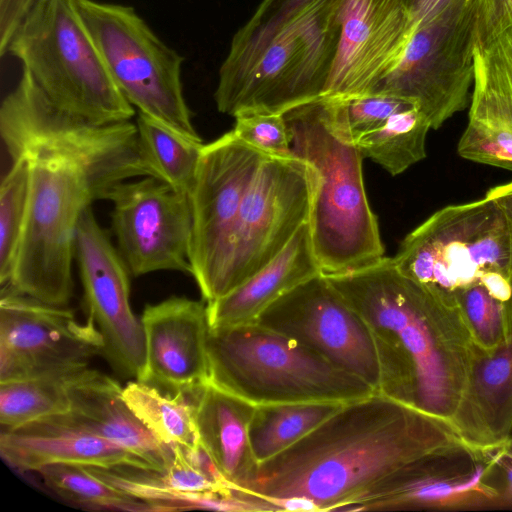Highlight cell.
<instances>
[{
	"mask_svg": "<svg viewBox=\"0 0 512 512\" xmlns=\"http://www.w3.org/2000/svg\"><path fill=\"white\" fill-rule=\"evenodd\" d=\"M475 450L448 423L379 392L342 405L317 427L258 464L244 492L302 498L339 511L417 460Z\"/></svg>",
	"mask_w": 512,
	"mask_h": 512,
	"instance_id": "obj_1",
	"label": "cell"
},
{
	"mask_svg": "<svg viewBox=\"0 0 512 512\" xmlns=\"http://www.w3.org/2000/svg\"><path fill=\"white\" fill-rule=\"evenodd\" d=\"M326 277L369 326L379 393L453 427L474 345L455 299L405 275L392 257Z\"/></svg>",
	"mask_w": 512,
	"mask_h": 512,
	"instance_id": "obj_2",
	"label": "cell"
},
{
	"mask_svg": "<svg viewBox=\"0 0 512 512\" xmlns=\"http://www.w3.org/2000/svg\"><path fill=\"white\" fill-rule=\"evenodd\" d=\"M284 114L291 150L313 169L309 225L325 275L367 267L384 257L377 217L363 179V155L340 126L335 98L322 96Z\"/></svg>",
	"mask_w": 512,
	"mask_h": 512,
	"instance_id": "obj_3",
	"label": "cell"
},
{
	"mask_svg": "<svg viewBox=\"0 0 512 512\" xmlns=\"http://www.w3.org/2000/svg\"><path fill=\"white\" fill-rule=\"evenodd\" d=\"M210 382L253 405L332 401L376 393L299 341L251 322L209 330Z\"/></svg>",
	"mask_w": 512,
	"mask_h": 512,
	"instance_id": "obj_4",
	"label": "cell"
},
{
	"mask_svg": "<svg viewBox=\"0 0 512 512\" xmlns=\"http://www.w3.org/2000/svg\"><path fill=\"white\" fill-rule=\"evenodd\" d=\"M7 53L71 118L101 126L130 121L135 114L109 75L74 0H36Z\"/></svg>",
	"mask_w": 512,
	"mask_h": 512,
	"instance_id": "obj_5",
	"label": "cell"
},
{
	"mask_svg": "<svg viewBox=\"0 0 512 512\" xmlns=\"http://www.w3.org/2000/svg\"><path fill=\"white\" fill-rule=\"evenodd\" d=\"M339 0H314L245 61L221 65L219 112L285 113L324 95L339 37Z\"/></svg>",
	"mask_w": 512,
	"mask_h": 512,
	"instance_id": "obj_6",
	"label": "cell"
},
{
	"mask_svg": "<svg viewBox=\"0 0 512 512\" xmlns=\"http://www.w3.org/2000/svg\"><path fill=\"white\" fill-rule=\"evenodd\" d=\"M20 156L30 164L29 206L12 277L4 286L67 306L79 219L101 196L86 171L60 154L31 149Z\"/></svg>",
	"mask_w": 512,
	"mask_h": 512,
	"instance_id": "obj_7",
	"label": "cell"
},
{
	"mask_svg": "<svg viewBox=\"0 0 512 512\" xmlns=\"http://www.w3.org/2000/svg\"><path fill=\"white\" fill-rule=\"evenodd\" d=\"M0 132L11 159L26 150L43 149L79 164L101 199L121 182L157 178L141 148L136 124L97 126L71 118L48 101L24 70L2 101Z\"/></svg>",
	"mask_w": 512,
	"mask_h": 512,
	"instance_id": "obj_8",
	"label": "cell"
},
{
	"mask_svg": "<svg viewBox=\"0 0 512 512\" xmlns=\"http://www.w3.org/2000/svg\"><path fill=\"white\" fill-rule=\"evenodd\" d=\"M74 2L109 75L138 114L202 141L183 94L184 58L133 7L95 0Z\"/></svg>",
	"mask_w": 512,
	"mask_h": 512,
	"instance_id": "obj_9",
	"label": "cell"
},
{
	"mask_svg": "<svg viewBox=\"0 0 512 512\" xmlns=\"http://www.w3.org/2000/svg\"><path fill=\"white\" fill-rule=\"evenodd\" d=\"M392 260L405 275L451 297L489 272L512 273L506 222L486 194L434 212L406 235Z\"/></svg>",
	"mask_w": 512,
	"mask_h": 512,
	"instance_id": "obj_10",
	"label": "cell"
},
{
	"mask_svg": "<svg viewBox=\"0 0 512 512\" xmlns=\"http://www.w3.org/2000/svg\"><path fill=\"white\" fill-rule=\"evenodd\" d=\"M479 0H459L416 28L396 65L370 94L413 102L431 129L469 103Z\"/></svg>",
	"mask_w": 512,
	"mask_h": 512,
	"instance_id": "obj_11",
	"label": "cell"
},
{
	"mask_svg": "<svg viewBox=\"0 0 512 512\" xmlns=\"http://www.w3.org/2000/svg\"><path fill=\"white\" fill-rule=\"evenodd\" d=\"M314 188L313 169L303 159L265 155L242 200L218 298L283 250L309 220Z\"/></svg>",
	"mask_w": 512,
	"mask_h": 512,
	"instance_id": "obj_12",
	"label": "cell"
},
{
	"mask_svg": "<svg viewBox=\"0 0 512 512\" xmlns=\"http://www.w3.org/2000/svg\"><path fill=\"white\" fill-rule=\"evenodd\" d=\"M265 155L238 138L233 130L203 145L189 196L190 260L191 276L206 303L219 296L242 200Z\"/></svg>",
	"mask_w": 512,
	"mask_h": 512,
	"instance_id": "obj_13",
	"label": "cell"
},
{
	"mask_svg": "<svg viewBox=\"0 0 512 512\" xmlns=\"http://www.w3.org/2000/svg\"><path fill=\"white\" fill-rule=\"evenodd\" d=\"M104 339L92 319L80 323L56 306L2 286L0 383L68 377L103 354Z\"/></svg>",
	"mask_w": 512,
	"mask_h": 512,
	"instance_id": "obj_14",
	"label": "cell"
},
{
	"mask_svg": "<svg viewBox=\"0 0 512 512\" xmlns=\"http://www.w3.org/2000/svg\"><path fill=\"white\" fill-rule=\"evenodd\" d=\"M255 322L299 341L379 392V360L369 326L323 273L284 293Z\"/></svg>",
	"mask_w": 512,
	"mask_h": 512,
	"instance_id": "obj_15",
	"label": "cell"
},
{
	"mask_svg": "<svg viewBox=\"0 0 512 512\" xmlns=\"http://www.w3.org/2000/svg\"><path fill=\"white\" fill-rule=\"evenodd\" d=\"M117 249L131 275L157 271L192 274L189 197L165 181L144 176L121 182L106 196Z\"/></svg>",
	"mask_w": 512,
	"mask_h": 512,
	"instance_id": "obj_16",
	"label": "cell"
},
{
	"mask_svg": "<svg viewBox=\"0 0 512 512\" xmlns=\"http://www.w3.org/2000/svg\"><path fill=\"white\" fill-rule=\"evenodd\" d=\"M75 259L84 305L104 339L103 354L125 375L140 380L146 362L145 336L130 304V271L91 206L77 226Z\"/></svg>",
	"mask_w": 512,
	"mask_h": 512,
	"instance_id": "obj_17",
	"label": "cell"
},
{
	"mask_svg": "<svg viewBox=\"0 0 512 512\" xmlns=\"http://www.w3.org/2000/svg\"><path fill=\"white\" fill-rule=\"evenodd\" d=\"M496 450H468L412 462L378 481L339 511L467 509L499 504Z\"/></svg>",
	"mask_w": 512,
	"mask_h": 512,
	"instance_id": "obj_18",
	"label": "cell"
},
{
	"mask_svg": "<svg viewBox=\"0 0 512 512\" xmlns=\"http://www.w3.org/2000/svg\"><path fill=\"white\" fill-rule=\"evenodd\" d=\"M340 37L323 96L370 94L401 57L413 25L403 0H339Z\"/></svg>",
	"mask_w": 512,
	"mask_h": 512,
	"instance_id": "obj_19",
	"label": "cell"
},
{
	"mask_svg": "<svg viewBox=\"0 0 512 512\" xmlns=\"http://www.w3.org/2000/svg\"><path fill=\"white\" fill-rule=\"evenodd\" d=\"M140 321L146 362L138 381L192 399L210 382L207 303L171 296L146 305Z\"/></svg>",
	"mask_w": 512,
	"mask_h": 512,
	"instance_id": "obj_20",
	"label": "cell"
},
{
	"mask_svg": "<svg viewBox=\"0 0 512 512\" xmlns=\"http://www.w3.org/2000/svg\"><path fill=\"white\" fill-rule=\"evenodd\" d=\"M0 454L21 472H36L56 463L152 470L141 458L85 429L69 413L1 430Z\"/></svg>",
	"mask_w": 512,
	"mask_h": 512,
	"instance_id": "obj_21",
	"label": "cell"
},
{
	"mask_svg": "<svg viewBox=\"0 0 512 512\" xmlns=\"http://www.w3.org/2000/svg\"><path fill=\"white\" fill-rule=\"evenodd\" d=\"M453 428L479 451L494 450L512 439V339L489 350L473 345Z\"/></svg>",
	"mask_w": 512,
	"mask_h": 512,
	"instance_id": "obj_22",
	"label": "cell"
},
{
	"mask_svg": "<svg viewBox=\"0 0 512 512\" xmlns=\"http://www.w3.org/2000/svg\"><path fill=\"white\" fill-rule=\"evenodd\" d=\"M69 415L85 429L144 460L161 472L170 463L172 448L160 442L135 416L113 378L86 368L68 378Z\"/></svg>",
	"mask_w": 512,
	"mask_h": 512,
	"instance_id": "obj_23",
	"label": "cell"
},
{
	"mask_svg": "<svg viewBox=\"0 0 512 512\" xmlns=\"http://www.w3.org/2000/svg\"><path fill=\"white\" fill-rule=\"evenodd\" d=\"M320 273L307 221L262 269L227 294L207 303L209 327L255 322L280 296Z\"/></svg>",
	"mask_w": 512,
	"mask_h": 512,
	"instance_id": "obj_24",
	"label": "cell"
},
{
	"mask_svg": "<svg viewBox=\"0 0 512 512\" xmlns=\"http://www.w3.org/2000/svg\"><path fill=\"white\" fill-rule=\"evenodd\" d=\"M192 402L200 443L231 488L243 490L258 466L249 440L255 405L211 382Z\"/></svg>",
	"mask_w": 512,
	"mask_h": 512,
	"instance_id": "obj_25",
	"label": "cell"
},
{
	"mask_svg": "<svg viewBox=\"0 0 512 512\" xmlns=\"http://www.w3.org/2000/svg\"><path fill=\"white\" fill-rule=\"evenodd\" d=\"M453 297L476 346L489 350L512 339V273L489 272Z\"/></svg>",
	"mask_w": 512,
	"mask_h": 512,
	"instance_id": "obj_26",
	"label": "cell"
},
{
	"mask_svg": "<svg viewBox=\"0 0 512 512\" xmlns=\"http://www.w3.org/2000/svg\"><path fill=\"white\" fill-rule=\"evenodd\" d=\"M342 402L311 401L255 405L249 440L257 463L297 442L339 410Z\"/></svg>",
	"mask_w": 512,
	"mask_h": 512,
	"instance_id": "obj_27",
	"label": "cell"
},
{
	"mask_svg": "<svg viewBox=\"0 0 512 512\" xmlns=\"http://www.w3.org/2000/svg\"><path fill=\"white\" fill-rule=\"evenodd\" d=\"M122 397L141 423L162 443L194 449L200 444L192 399L172 396L135 380L127 383Z\"/></svg>",
	"mask_w": 512,
	"mask_h": 512,
	"instance_id": "obj_28",
	"label": "cell"
},
{
	"mask_svg": "<svg viewBox=\"0 0 512 512\" xmlns=\"http://www.w3.org/2000/svg\"><path fill=\"white\" fill-rule=\"evenodd\" d=\"M431 126L415 104L391 115L379 128L360 137L355 144L369 158L396 176L423 160Z\"/></svg>",
	"mask_w": 512,
	"mask_h": 512,
	"instance_id": "obj_29",
	"label": "cell"
},
{
	"mask_svg": "<svg viewBox=\"0 0 512 512\" xmlns=\"http://www.w3.org/2000/svg\"><path fill=\"white\" fill-rule=\"evenodd\" d=\"M136 126L141 148L157 178L189 197L203 142L184 137L142 114H138Z\"/></svg>",
	"mask_w": 512,
	"mask_h": 512,
	"instance_id": "obj_30",
	"label": "cell"
},
{
	"mask_svg": "<svg viewBox=\"0 0 512 512\" xmlns=\"http://www.w3.org/2000/svg\"><path fill=\"white\" fill-rule=\"evenodd\" d=\"M36 472L51 492L71 504L96 510L151 511L148 504L99 478L87 466L56 463Z\"/></svg>",
	"mask_w": 512,
	"mask_h": 512,
	"instance_id": "obj_31",
	"label": "cell"
},
{
	"mask_svg": "<svg viewBox=\"0 0 512 512\" xmlns=\"http://www.w3.org/2000/svg\"><path fill=\"white\" fill-rule=\"evenodd\" d=\"M70 376L0 383L1 430L68 413L70 398L67 385Z\"/></svg>",
	"mask_w": 512,
	"mask_h": 512,
	"instance_id": "obj_32",
	"label": "cell"
},
{
	"mask_svg": "<svg viewBox=\"0 0 512 512\" xmlns=\"http://www.w3.org/2000/svg\"><path fill=\"white\" fill-rule=\"evenodd\" d=\"M30 197V164L25 156L12 159L0 184V283L12 277L25 226Z\"/></svg>",
	"mask_w": 512,
	"mask_h": 512,
	"instance_id": "obj_33",
	"label": "cell"
},
{
	"mask_svg": "<svg viewBox=\"0 0 512 512\" xmlns=\"http://www.w3.org/2000/svg\"><path fill=\"white\" fill-rule=\"evenodd\" d=\"M313 1L263 0L250 19L234 34L222 65L233 66L250 58Z\"/></svg>",
	"mask_w": 512,
	"mask_h": 512,
	"instance_id": "obj_34",
	"label": "cell"
},
{
	"mask_svg": "<svg viewBox=\"0 0 512 512\" xmlns=\"http://www.w3.org/2000/svg\"><path fill=\"white\" fill-rule=\"evenodd\" d=\"M335 98L336 117L355 143L363 135L379 128L391 115L413 102L387 94H366Z\"/></svg>",
	"mask_w": 512,
	"mask_h": 512,
	"instance_id": "obj_35",
	"label": "cell"
},
{
	"mask_svg": "<svg viewBox=\"0 0 512 512\" xmlns=\"http://www.w3.org/2000/svg\"><path fill=\"white\" fill-rule=\"evenodd\" d=\"M512 104V27L476 43L474 81Z\"/></svg>",
	"mask_w": 512,
	"mask_h": 512,
	"instance_id": "obj_36",
	"label": "cell"
},
{
	"mask_svg": "<svg viewBox=\"0 0 512 512\" xmlns=\"http://www.w3.org/2000/svg\"><path fill=\"white\" fill-rule=\"evenodd\" d=\"M234 118L233 132L250 146L270 155L293 154L283 113L249 111Z\"/></svg>",
	"mask_w": 512,
	"mask_h": 512,
	"instance_id": "obj_37",
	"label": "cell"
},
{
	"mask_svg": "<svg viewBox=\"0 0 512 512\" xmlns=\"http://www.w3.org/2000/svg\"><path fill=\"white\" fill-rule=\"evenodd\" d=\"M173 456L161 472L151 471L153 480L165 489L182 493H227L232 488H224L210 480L185 455L180 446L171 447Z\"/></svg>",
	"mask_w": 512,
	"mask_h": 512,
	"instance_id": "obj_38",
	"label": "cell"
},
{
	"mask_svg": "<svg viewBox=\"0 0 512 512\" xmlns=\"http://www.w3.org/2000/svg\"><path fill=\"white\" fill-rule=\"evenodd\" d=\"M512 27V0H479L476 43Z\"/></svg>",
	"mask_w": 512,
	"mask_h": 512,
	"instance_id": "obj_39",
	"label": "cell"
},
{
	"mask_svg": "<svg viewBox=\"0 0 512 512\" xmlns=\"http://www.w3.org/2000/svg\"><path fill=\"white\" fill-rule=\"evenodd\" d=\"M36 0H0V56L7 48L20 25L30 13Z\"/></svg>",
	"mask_w": 512,
	"mask_h": 512,
	"instance_id": "obj_40",
	"label": "cell"
},
{
	"mask_svg": "<svg viewBox=\"0 0 512 512\" xmlns=\"http://www.w3.org/2000/svg\"><path fill=\"white\" fill-rule=\"evenodd\" d=\"M499 504L512 505V439L496 450Z\"/></svg>",
	"mask_w": 512,
	"mask_h": 512,
	"instance_id": "obj_41",
	"label": "cell"
},
{
	"mask_svg": "<svg viewBox=\"0 0 512 512\" xmlns=\"http://www.w3.org/2000/svg\"><path fill=\"white\" fill-rule=\"evenodd\" d=\"M459 0H403L414 30Z\"/></svg>",
	"mask_w": 512,
	"mask_h": 512,
	"instance_id": "obj_42",
	"label": "cell"
},
{
	"mask_svg": "<svg viewBox=\"0 0 512 512\" xmlns=\"http://www.w3.org/2000/svg\"><path fill=\"white\" fill-rule=\"evenodd\" d=\"M499 207L508 230L510 245V268L512 272V181L495 186L486 193Z\"/></svg>",
	"mask_w": 512,
	"mask_h": 512,
	"instance_id": "obj_43",
	"label": "cell"
}]
</instances>
